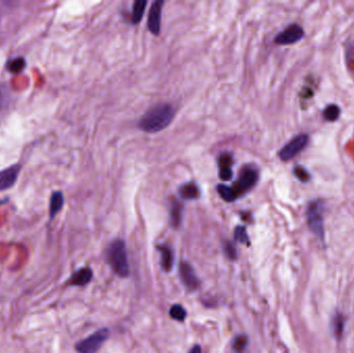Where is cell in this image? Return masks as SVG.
<instances>
[{"label": "cell", "instance_id": "1", "mask_svg": "<svg viewBox=\"0 0 354 353\" xmlns=\"http://www.w3.org/2000/svg\"><path fill=\"white\" fill-rule=\"evenodd\" d=\"M174 108L169 104H160L143 115L139 128L146 133H157L168 127L174 117Z\"/></svg>", "mask_w": 354, "mask_h": 353}, {"label": "cell", "instance_id": "2", "mask_svg": "<svg viewBox=\"0 0 354 353\" xmlns=\"http://www.w3.org/2000/svg\"><path fill=\"white\" fill-rule=\"evenodd\" d=\"M107 260L113 271L120 277L126 278L130 274L126 244L120 239H116L108 247Z\"/></svg>", "mask_w": 354, "mask_h": 353}, {"label": "cell", "instance_id": "3", "mask_svg": "<svg viewBox=\"0 0 354 353\" xmlns=\"http://www.w3.org/2000/svg\"><path fill=\"white\" fill-rule=\"evenodd\" d=\"M307 219L310 229L319 238L324 237L323 224V202L321 200L312 201L307 210Z\"/></svg>", "mask_w": 354, "mask_h": 353}, {"label": "cell", "instance_id": "4", "mask_svg": "<svg viewBox=\"0 0 354 353\" xmlns=\"http://www.w3.org/2000/svg\"><path fill=\"white\" fill-rule=\"evenodd\" d=\"M109 337V330L106 328L99 329L88 338L80 341L76 345V349L79 353H96L103 344Z\"/></svg>", "mask_w": 354, "mask_h": 353}, {"label": "cell", "instance_id": "5", "mask_svg": "<svg viewBox=\"0 0 354 353\" xmlns=\"http://www.w3.org/2000/svg\"><path fill=\"white\" fill-rule=\"evenodd\" d=\"M258 180V171L252 167V166H245L239 173V177L236 183L233 185V192L236 197L243 195L246 191H248L255 185Z\"/></svg>", "mask_w": 354, "mask_h": 353}, {"label": "cell", "instance_id": "6", "mask_svg": "<svg viewBox=\"0 0 354 353\" xmlns=\"http://www.w3.org/2000/svg\"><path fill=\"white\" fill-rule=\"evenodd\" d=\"M309 136L306 134H300L288 142L285 146L281 149L279 156L282 161L292 160L296 155L301 153L309 143Z\"/></svg>", "mask_w": 354, "mask_h": 353}, {"label": "cell", "instance_id": "7", "mask_svg": "<svg viewBox=\"0 0 354 353\" xmlns=\"http://www.w3.org/2000/svg\"><path fill=\"white\" fill-rule=\"evenodd\" d=\"M304 35L302 27L298 24H291L276 36L275 41L278 45H292L299 41Z\"/></svg>", "mask_w": 354, "mask_h": 353}, {"label": "cell", "instance_id": "8", "mask_svg": "<svg viewBox=\"0 0 354 353\" xmlns=\"http://www.w3.org/2000/svg\"><path fill=\"white\" fill-rule=\"evenodd\" d=\"M20 164H14L11 167L0 171V192L9 190L16 184L20 172H21Z\"/></svg>", "mask_w": 354, "mask_h": 353}, {"label": "cell", "instance_id": "9", "mask_svg": "<svg viewBox=\"0 0 354 353\" xmlns=\"http://www.w3.org/2000/svg\"><path fill=\"white\" fill-rule=\"evenodd\" d=\"M162 0H157L150 8L147 20V26L151 33L158 35L161 31V14H162Z\"/></svg>", "mask_w": 354, "mask_h": 353}, {"label": "cell", "instance_id": "10", "mask_svg": "<svg viewBox=\"0 0 354 353\" xmlns=\"http://www.w3.org/2000/svg\"><path fill=\"white\" fill-rule=\"evenodd\" d=\"M180 278L184 286L189 290H196L199 287V280L194 272V268L186 262L180 264Z\"/></svg>", "mask_w": 354, "mask_h": 353}, {"label": "cell", "instance_id": "11", "mask_svg": "<svg viewBox=\"0 0 354 353\" xmlns=\"http://www.w3.org/2000/svg\"><path fill=\"white\" fill-rule=\"evenodd\" d=\"M92 279V272L90 268L84 267L76 272L70 280V284L73 286H84L88 284Z\"/></svg>", "mask_w": 354, "mask_h": 353}, {"label": "cell", "instance_id": "12", "mask_svg": "<svg viewBox=\"0 0 354 353\" xmlns=\"http://www.w3.org/2000/svg\"><path fill=\"white\" fill-rule=\"evenodd\" d=\"M65 204V196L60 191H56L52 194L50 198V209H49V214H50V219H54V217L62 210Z\"/></svg>", "mask_w": 354, "mask_h": 353}, {"label": "cell", "instance_id": "13", "mask_svg": "<svg viewBox=\"0 0 354 353\" xmlns=\"http://www.w3.org/2000/svg\"><path fill=\"white\" fill-rule=\"evenodd\" d=\"M160 252H161V264L163 269L165 272H170L174 261V256L171 248L169 246L162 245L160 246Z\"/></svg>", "mask_w": 354, "mask_h": 353}, {"label": "cell", "instance_id": "14", "mask_svg": "<svg viewBox=\"0 0 354 353\" xmlns=\"http://www.w3.org/2000/svg\"><path fill=\"white\" fill-rule=\"evenodd\" d=\"M179 195L181 196V198L185 200H193V199H197L200 193L196 183L189 182L183 184L179 189Z\"/></svg>", "mask_w": 354, "mask_h": 353}, {"label": "cell", "instance_id": "15", "mask_svg": "<svg viewBox=\"0 0 354 353\" xmlns=\"http://www.w3.org/2000/svg\"><path fill=\"white\" fill-rule=\"evenodd\" d=\"M25 68H26V60L24 57L13 58L7 64V70L14 75L22 73L25 70Z\"/></svg>", "mask_w": 354, "mask_h": 353}, {"label": "cell", "instance_id": "16", "mask_svg": "<svg viewBox=\"0 0 354 353\" xmlns=\"http://www.w3.org/2000/svg\"><path fill=\"white\" fill-rule=\"evenodd\" d=\"M146 5H147L146 0H137V2L134 3L133 11H132V22L134 24L139 23L142 20Z\"/></svg>", "mask_w": 354, "mask_h": 353}, {"label": "cell", "instance_id": "17", "mask_svg": "<svg viewBox=\"0 0 354 353\" xmlns=\"http://www.w3.org/2000/svg\"><path fill=\"white\" fill-rule=\"evenodd\" d=\"M181 215H182V205L174 200L171 207V224L173 227H178L181 221Z\"/></svg>", "mask_w": 354, "mask_h": 353}, {"label": "cell", "instance_id": "18", "mask_svg": "<svg viewBox=\"0 0 354 353\" xmlns=\"http://www.w3.org/2000/svg\"><path fill=\"white\" fill-rule=\"evenodd\" d=\"M218 192L220 194V196L227 202H232L234 200H236V195L233 192L232 188H229V186L225 185V184H220L218 186Z\"/></svg>", "mask_w": 354, "mask_h": 353}, {"label": "cell", "instance_id": "19", "mask_svg": "<svg viewBox=\"0 0 354 353\" xmlns=\"http://www.w3.org/2000/svg\"><path fill=\"white\" fill-rule=\"evenodd\" d=\"M340 107L337 105H328L323 111V117L327 121H336L340 117Z\"/></svg>", "mask_w": 354, "mask_h": 353}, {"label": "cell", "instance_id": "20", "mask_svg": "<svg viewBox=\"0 0 354 353\" xmlns=\"http://www.w3.org/2000/svg\"><path fill=\"white\" fill-rule=\"evenodd\" d=\"M247 346V339L245 336L243 335H240V336H237L234 340H233V343H232V347H233V350L236 352V353H243L245 348Z\"/></svg>", "mask_w": 354, "mask_h": 353}, {"label": "cell", "instance_id": "21", "mask_svg": "<svg viewBox=\"0 0 354 353\" xmlns=\"http://www.w3.org/2000/svg\"><path fill=\"white\" fill-rule=\"evenodd\" d=\"M170 316L174 320L183 321L185 319V317H186V312H185V310L180 305H174L170 309Z\"/></svg>", "mask_w": 354, "mask_h": 353}, {"label": "cell", "instance_id": "22", "mask_svg": "<svg viewBox=\"0 0 354 353\" xmlns=\"http://www.w3.org/2000/svg\"><path fill=\"white\" fill-rule=\"evenodd\" d=\"M332 326H334V331L337 337H341L342 333H343V327H344V320L343 317L338 314L335 318L334 321H332Z\"/></svg>", "mask_w": 354, "mask_h": 353}, {"label": "cell", "instance_id": "23", "mask_svg": "<svg viewBox=\"0 0 354 353\" xmlns=\"http://www.w3.org/2000/svg\"><path fill=\"white\" fill-rule=\"evenodd\" d=\"M232 156L230 154H222L219 157V165H220V169L221 168H231L232 165Z\"/></svg>", "mask_w": 354, "mask_h": 353}, {"label": "cell", "instance_id": "24", "mask_svg": "<svg viewBox=\"0 0 354 353\" xmlns=\"http://www.w3.org/2000/svg\"><path fill=\"white\" fill-rule=\"evenodd\" d=\"M234 238L236 241L239 242H248V237L245 228L242 226L236 227V229L234 231Z\"/></svg>", "mask_w": 354, "mask_h": 353}, {"label": "cell", "instance_id": "25", "mask_svg": "<svg viewBox=\"0 0 354 353\" xmlns=\"http://www.w3.org/2000/svg\"><path fill=\"white\" fill-rule=\"evenodd\" d=\"M294 175L296 176L297 179H299L302 182H308L311 179L310 173L305 168L299 167V166L294 168Z\"/></svg>", "mask_w": 354, "mask_h": 353}, {"label": "cell", "instance_id": "26", "mask_svg": "<svg viewBox=\"0 0 354 353\" xmlns=\"http://www.w3.org/2000/svg\"><path fill=\"white\" fill-rule=\"evenodd\" d=\"M225 252L227 256L230 259H235L236 258V250L234 245L231 242H226L225 244Z\"/></svg>", "mask_w": 354, "mask_h": 353}, {"label": "cell", "instance_id": "27", "mask_svg": "<svg viewBox=\"0 0 354 353\" xmlns=\"http://www.w3.org/2000/svg\"><path fill=\"white\" fill-rule=\"evenodd\" d=\"M220 177L224 181L230 180L231 177H232V170H231V168H221L220 169Z\"/></svg>", "mask_w": 354, "mask_h": 353}, {"label": "cell", "instance_id": "28", "mask_svg": "<svg viewBox=\"0 0 354 353\" xmlns=\"http://www.w3.org/2000/svg\"><path fill=\"white\" fill-rule=\"evenodd\" d=\"M190 353H202L200 346H198V345H197V346H194V347L191 349Z\"/></svg>", "mask_w": 354, "mask_h": 353}, {"label": "cell", "instance_id": "29", "mask_svg": "<svg viewBox=\"0 0 354 353\" xmlns=\"http://www.w3.org/2000/svg\"><path fill=\"white\" fill-rule=\"evenodd\" d=\"M3 105H4V97H3V93H2V91H0V110H2Z\"/></svg>", "mask_w": 354, "mask_h": 353}]
</instances>
